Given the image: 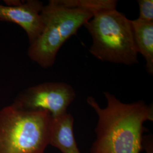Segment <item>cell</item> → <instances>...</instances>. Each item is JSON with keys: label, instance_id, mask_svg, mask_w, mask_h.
I'll use <instances>...</instances> for the list:
<instances>
[{"label": "cell", "instance_id": "6da1fadb", "mask_svg": "<svg viewBox=\"0 0 153 153\" xmlns=\"http://www.w3.org/2000/svg\"><path fill=\"white\" fill-rule=\"evenodd\" d=\"M103 94L107 102L105 108L93 97L86 99L98 116L90 153H140L143 134L148 131L144 123L153 121V104L141 100L126 103L109 92Z\"/></svg>", "mask_w": 153, "mask_h": 153}, {"label": "cell", "instance_id": "7a4b0ae2", "mask_svg": "<svg viewBox=\"0 0 153 153\" xmlns=\"http://www.w3.org/2000/svg\"><path fill=\"white\" fill-rule=\"evenodd\" d=\"M84 26L93 43L89 49L99 60L131 66L138 63L131 20L116 9L94 14Z\"/></svg>", "mask_w": 153, "mask_h": 153}, {"label": "cell", "instance_id": "3957f363", "mask_svg": "<svg viewBox=\"0 0 153 153\" xmlns=\"http://www.w3.org/2000/svg\"><path fill=\"white\" fill-rule=\"evenodd\" d=\"M44 29L38 38L30 44L29 58L43 68L53 65L62 45L79 28L93 18L90 11L62 5L60 0H51L41 12Z\"/></svg>", "mask_w": 153, "mask_h": 153}, {"label": "cell", "instance_id": "277c9868", "mask_svg": "<svg viewBox=\"0 0 153 153\" xmlns=\"http://www.w3.org/2000/svg\"><path fill=\"white\" fill-rule=\"evenodd\" d=\"M52 116L13 104L0 111V153H44L49 145Z\"/></svg>", "mask_w": 153, "mask_h": 153}, {"label": "cell", "instance_id": "5b68a950", "mask_svg": "<svg viewBox=\"0 0 153 153\" xmlns=\"http://www.w3.org/2000/svg\"><path fill=\"white\" fill-rule=\"evenodd\" d=\"M76 94L71 85L64 82H45L24 90L13 104L22 109L44 111L52 118L66 114Z\"/></svg>", "mask_w": 153, "mask_h": 153}, {"label": "cell", "instance_id": "8992f818", "mask_svg": "<svg viewBox=\"0 0 153 153\" xmlns=\"http://www.w3.org/2000/svg\"><path fill=\"white\" fill-rule=\"evenodd\" d=\"M0 5V21L14 23L25 31L29 43L31 44L44 29V23L41 12L43 3L38 0H28L25 2L19 1L15 3Z\"/></svg>", "mask_w": 153, "mask_h": 153}, {"label": "cell", "instance_id": "52a82bcc", "mask_svg": "<svg viewBox=\"0 0 153 153\" xmlns=\"http://www.w3.org/2000/svg\"><path fill=\"white\" fill-rule=\"evenodd\" d=\"M73 127L74 118L68 112L58 117H52L49 145L62 153H81L77 146Z\"/></svg>", "mask_w": 153, "mask_h": 153}, {"label": "cell", "instance_id": "ba28073f", "mask_svg": "<svg viewBox=\"0 0 153 153\" xmlns=\"http://www.w3.org/2000/svg\"><path fill=\"white\" fill-rule=\"evenodd\" d=\"M134 40L138 53L144 57L146 69L153 75V22L131 20Z\"/></svg>", "mask_w": 153, "mask_h": 153}, {"label": "cell", "instance_id": "9c48e42d", "mask_svg": "<svg viewBox=\"0 0 153 153\" xmlns=\"http://www.w3.org/2000/svg\"><path fill=\"white\" fill-rule=\"evenodd\" d=\"M61 3L68 7H78L90 11L93 15L99 11L116 9V0H60Z\"/></svg>", "mask_w": 153, "mask_h": 153}, {"label": "cell", "instance_id": "30bf717a", "mask_svg": "<svg viewBox=\"0 0 153 153\" xmlns=\"http://www.w3.org/2000/svg\"><path fill=\"white\" fill-rule=\"evenodd\" d=\"M137 2L140 9L137 19L143 22H153V0H138Z\"/></svg>", "mask_w": 153, "mask_h": 153}, {"label": "cell", "instance_id": "8fae6325", "mask_svg": "<svg viewBox=\"0 0 153 153\" xmlns=\"http://www.w3.org/2000/svg\"><path fill=\"white\" fill-rule=\"evenodd\" d=\"M142 150L146 153H153V135L143 136L142 138Z\"/></svg>", "mask_w": 153, "mask_h": 153}]
</instances>
